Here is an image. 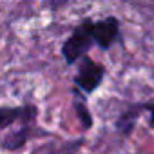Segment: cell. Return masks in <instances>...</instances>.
I'll return each instance as SVG.
<instances>
[{"label":"cell","instance_id":"2","mask_svg":"<svg viewBox=\"0 0 154 154\" xmlns=\"http://www.w3.org/2000/svg\"><path fill=\"white\" fill-rule=\"evenodd\" d=\"M103 76H105V67L102 63H96L91 58H82L78 72L74 76V85L82 89L85 94H89L100 87Z\"/></svg>","mask_w":154,"mask_h":154},{"label":"cell","instance_id":"1","mask_svg":"<svg viewBox=\"0 0 154 154\" xmlns=\"http://www.w3.org/2000/svg\"><path fill=\"white\" fill-rule=\"evenodd\" d=\"M93 20H84L80 26H76L72 35L62 45V56L67 65H72L84 58V54L93 47Z\"/></svg>","mask_w":154,"mask_h":154},{"label":"cell","instance_id":"3","mask_svg":"<svg viewBox=\"0 0 154 154\" xmlns=\"http://www.w3.org/2000/svg\"><path fill=\"white\" fill-rule=\"evenodd\" d=\"M120 36V22L116 17H107L103 20L93 22V40L102 49H109Z\"/></svg>","mask_w":154,"mask_h":154},{"label":"cell","instance_id":"6","mask_svg":"<svg viewBox=\"0 0 154 154\" xmlns=\"http://www.w3.org/2000/svg\"><path fill=\"white\" fill-rule=\"evenodd\" d=\"M27 138H29V129H27V127H24V129H20V131L11 132L9 136H6V140L2 141V147H4V149H8V150L20 149V147H24V145H26Z\"/></svg>","mask_w":154,"mask_h":154},{"label":"cell","instance_id":"8","mask_svg":"<svg viewBox=\"0 0 154 154\" xmlns=\"http://www.w3.org/2000/svg\"><path fill=\"white\" fill-rule=\"evenodd\" d=\"M145 111L149 112V127L154 129V102H145Z\"/></svg>","mask_w":154,"mask_h":154},{"label":"cell","instance_id":"5","mask_svg":"<svg viewBox=\"0 0 154 154\" xmlns=\"http://www.w3.org/2000/svg\"><path fill=\"white\" fill-rule=\"evenodd\" d=\"M33 114L35 109L33 107H0V131L8 129L9 125H13L17 120L20 118H29L27 114Z\"/></svg>","mask_w":154,"mask_h":154},{"label":"cell","instance_id":"4","mask_svg":"<svg viewBox=\"0 0 154 154\" xmlns=\"http://www.w3.org/2000/svg\"><path fill=\"white\" fill-rule=\"evenodd\" d=\"M145 111V103H131L120 116H118V120H116V131L123 136V138H127L132 131H134V127H136V122H138V118H140V114Z\"/></svg>","mask_w":154,"mask_h":154},{"label":"cell","instance_id":"7","mask_svg":"<svg viewBox=\"0 0 154 154\" xmlns=\"http://www.w3.org/2000/svg\"><path fill=\"white\" fill-rule=\"evenodd\" d=\"M74 112H76V116H78V120H80L84 131H89V129L93 127V116H91V111L87 109V105H85L84 102H80V100H76V102H74Z\"/></svg>","mask_w":154,"mask_h":154}]
</instances>
